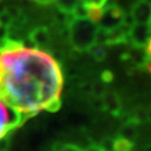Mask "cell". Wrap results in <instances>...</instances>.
<instances>
[{
  "label": "cell",
  "instance_id": "1",
  "mask_svg": "<svg viewBox=\"0 0 151 151\" xmlns=\"http://www.w3.org/2000/svg\"><path fill=\"white\" fill-rule=\"evenodd\" d=\"M63 86V70L49 53L18 42L0 47V97L22 119L57 110Z\"/></svg>",
  "mask_w": 151,
  "mask_h": 151
},
{
  "label": "cell",
  "instance_id": "2",
  "mask_svg": "<svg viewBox=\"0 0 151 151\" xmlns=\"http://www.w3.org/2000/svg\"><path fill=\"white\" fill-rule=\"evenodd\" d=\"M97 32L99 30L96 22L84 17L76 18L70 28V36L73 44L76 48L81 50L88 49L93 46L97 38Z\"/></svg>",
  "mask_w": 151,
  "mask_h": 151
},
{
  "label": "cell",
  "instance_id": "3",
  "mask_svg": "<svg viewBox=\"0 0 151 151\" xmlns=\"http://www.w3.org/2000/svg\"><path fill=\"white\" fill-rule=\"evenodd\" d=\"M22 118L0 97V140L22 123Z\"/></svg>",
  "mask_w": 151,
  "mask_h": 151
},
{
  "label": "cell",
  "instance_id": "4",
  "mask_svg": "<svg viewBox=\"0 0 151 151\" xmlns=\"http://www.w3.org/2000/svg\"><path fill=\"white\" fill-rule=\"evenodd\" d=\"M125 14L123 10L116 5L108 6L105 9H103L102 16L99 20L100 27L104 32H110L115 28L122 26L125 22Z\"/></svg>",
  "mask_w": 151,
  "mask_h": 151
},
{
  "label": "cell",
  "instance_id": "5",
  "mask_svg": "<svg viewBox=\"0 0 151 151\" xmlns=\"http://www.w3.org/2000/svg\"><path fill=\"white\" fill-rule=\"evenodd\" d=\"M151 36V27L147 24H137L133 22L129 28L128 39L135 47L147 46L148 40Z\"/></svg>",
  "mask_w": 151,
  "mask_h": 151
},
{
  "label": "cell",
  "instance_id": "6",
  "mask_svg": "<svg viewBox=\"0 0 151 151\" xmlns=\"http://www.w3.org/2000/svg\"><path fill=\"white\" fill-rule=\"evenodd\" d=\"M130 17L133 22L147 24L151 27V0H139L132 7Z\"/></svg>",
  "mask_w": 151,
  "mask_h": 151
},
{
  "label": "cell",
  "instance_id": "7",
  "mask_svg": "<svg viewBox=\"0 0 151 151\" xmlns=\"http://www.w3.org/2000/svg\"><path fill=\"white\" fill-rule=\"evenodd\" d=\"M104 102H105L106 109L111 113L118 114L121 111V101L119 100L116 94H114V93L108 94L104 99Z\"/></svg>",
  "mask_w": 151,
  "mask_h": 151
},
{
  "label": "cell",
  "instance_id": "8",
  "mask_svg": "<svg viewBox=\"0 0 151 151\" xmlns=\"http://www.w3.org/2000/svg\"><path fill=\"white\" fill-rule=\"evenodd\" d=\"M134 130H135V128L132 123L125 124L123 130H122V135H120V137H123V138H125V139H128V140L131 141L135 137Z\"/></svg>",
  "mask_w": 151,
  "mask_h": 151
},
{
  "label": "cell",
  "instance_id": "9",
  "mask_svg": "<svg viewBox=\"0 0 151 151\" xmlns=\"http://www.w3.org/2000/svg\"><path fill=\"white\" fill-rule=\"evenodd\" d=\"M85 9L91 8V7H97V8H103L106 5L108 0H81Z\"/></svg>",
  "mask_w": 151,
  "mask_h": 151
},
{
  "label": "cell",
  "instance_id": "10",
  "mask_svg": "<svg viewBox=\"0 0 151 151\" xmlns=\"http://www.w3.org/2000/svg\"><path fill=\"white\" fill-rule=\"evenodd\" d=\"M147 55L149 56L150 58V63H151V36L148 40V44H147Z\"/></svg>",
  "mask_w": 151,
  "mask_h": 151
},
{
  "label": "cell",
  "instance_id": "11",
  "mask_svg": "<svg viewBox=\"0 0 151 151\" xmlns=\"http://www.w3.org/2000/svg\"><path fill=\"white\" fill-rule=\"evenodd\" d=\"M62 151H82L81 149H78L77 147L74 146H66Z\"/></svg>",
  "mask_w": 151,
  "mask_h": 151
},
{
  "label": "cell",
  "instance_id": "12",
  "mask_svg": "<svg viewBox=\"0 0 151 151\" xmlns=\"http://www.w3.org/2000/svg\"><path fill=\"white\" fill-rule=\"evenodd\" d=\"M146 118L151 122V106L149 109H147V111H146Z\"/></svg>",
  "mask_w": 151,
  "mask_h": 151
},
{
  "label": "cell",
  "instance_id": "13",
  "mask_svg": "<svg viewBox=\"0 0 151 151\" xmlns=\"http://www.w3.org/2000/svg\"><path fill=\"white\" fill-rule=\"evenodd\" d=\"M86 151H104V150H103L101 147H91V148Z\"/></svg>",
  "mask_w": 151,
  "mask_h": 151
},
{
  "label": "cell",
  "instance_id": "14",
  "mask_svg": "<svg viewBox=\"0 0 151 151\" xmlns=\"http://www.w3.org/2000/svg\"><path fill=\"white\" fill-rule=\"evenodd\" d=\"M143 151H151V145L147 146L146 148H145V150H143Z\"/></svg>",
  "mask_w": 151,
  "mask_h": 151
}]
</instances>
